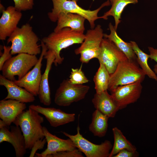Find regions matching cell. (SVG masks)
Here are the masks:
<instances>
[{"mask_svg":"<svg viewBox=\"0 0 157 157\" xmlns=\"http://www.w3.org/2000/svg\"><path fill=\"white\" fill-rule=\"evenodd\" d=\"M40 45L42 48L41 54L38 62L33 69L20 79L14 81L16 85L24 88L34 96H37L38 94L42 76L41 71L42 62L48 50L46 46L42 40Z\"/></svg>","mask_w":157,"mask_h":157,"instance_id":"11","label":"cell"},{"mask_svg":"<svg viewBox=\"0 0 157 157\" xmlns=\"http://www.w3.org/2000/svg\"><path fill=\"white\" fill-rule=\"evenodd\" d=\"M39 114L28 108L19 115L13 123L20 128L27 149L31 150L36 141L45 138L42 125L44 119Z\"/></svg>","mask_w":157,"mask_h":157,"instance_id":"2","label":"cell"},{"mask_svg":"<svg viewBox=\"0 0 157 157\" xmlns=\"http://www.w3.org/2000/svg\"><path fill=\"white\" fill-rule=\"evenodd\" d=\"M82 152L78 149L73 151H67L57 152L47 157H83Z\"/></svg>","mask_w":157,"mask_h":157,"instance_id":"30","label":"cell"},{"mask_svg":"<svg viewBox=\"0 0 157 157\" xmlns=\"http://www.w3.org/2000/svg\"><path fill=\"white\" fill-rule=\"evenodd\" d=\"M138 65L137 62L128 59L120 62L110 74L108 90L111 92L119 86L142 82L146 75Z\"/></svg>","mask_w":157,"mask_h":157,"instance_id":"5","label":"cell"},{"mask_svg":"<svg viewBox=\"0 0 157 157\" xmlns=\"http://www.w3.org/2000/svg\"><path fill=\"white\" fill-rule=\"evenodd\" d=\"M80 130L78 124L76 134L71 135L64 131L62 133L70 139L76 147L87 157H109L113 147L110 141L106 140L99 144H94L83 137L80 134Z\"/></svg>","mask_w":157,"mask_h":157,"instance_id":"9","label":"cell"},{"mask_svg":"<svg viewBox=\"0 0 157 157\" xmlns=\"http://www.w3.org/2000/svg\"><path fill=\"white\" fill-rule=\"evenodd\" d=\"M94 107L109 118L114 117L119 110L116 102L107 90L96 93L92 99Z\"/></svg>","mask_w":157,"mask_h":157,"instance_id":"20","label":"cell"},{"mask_svg":"<svg viewBox=\"0 0 157 157\" xmlns=\"http://www.w3.org/2000/svg\"><path fill=\"white\" fill-rule=\"evenodd\" d=\"M44 58L46 60V66L44 72L42 76L38 96L41 103L45 106H49L51 103V99L49 83V75L55 57L51 51L48 50L44 56Z\"/></svg>","mask_w":157,"mask_h":157,"instance_id":"18","label":"cell"},{"mask_svg":"<svg viewBox=\"0 0 157 157\" xmlns=\"http://www.w3.org/2000/svg\"><path fill=\"white\" fill-rule=\"evenodd\" d=\"M90 89L88 85L73 84L69 79L64 80L56 90L54 103L60 106H69L84 99Z\"/></svg>","mask_w":157,"mask_h":157,"instance_id":"8","label":"cell"},{"mask_svg":"<svg viewBox=\"0 0 157 157\" xmlns=\"http://www.w3.org/2000/svg\"><path fill=\"white\" fill-rule=\"evenodd\" d=\"M10 131L7 127L0 128V143L6 142L10 143L14 148L17 157H23L26 153L25 140L20 127L15 125L10 126Z\"/></svg>","mask_w":157,"mask_h":157,"instance_id":"13","label":"cell"},{"mask_svg":"<svg viewBox=\"0 0 157 157\" xmlns=\"http://www.w3.org/2000/svg\"><path fill=\"white\" fill-rule=\"evenodd\" d=\"M69 79L71 83L77 85H83L89 81L82 70V65L79 68H72Z\"/></svg>","mask_w":157,"mask_h":157,"instance_id":"28","label":"cell"},{"mask_svg":"<svg viewBox=\"0 0 157 157\" xmlns=\"http://www.w3.org/2000/svg\"><path fill=\"white\" fill-rule=\"evenodd\" d=\"M38 60L36 55L24 53L18 54L5 63L1 71L2 75L13 81L15 80L16 76H18V79H20L35 65Z\"/></svg>","mask_w":157,"mask_h":157,"instance_id":"6","label":"cell"},{"mask_svg":"<svg viewBox=\"0 0 157 157\" xmlns=\"http://www.w3.org/2000/svg\"><path fill=\"white\" fill-rule=\"evenodd\" d=\"M43 131L47 147L41 153H36L35 154L37 157H47L58 152L73 151L77 148L70 139L65 140L60 138L51 133L45 126H43Z\"/></svg>","mask_w":157,"mask_h":157,"instance_id":"14","label":"cell"},{"mask_svg":"<svg viewBox=\"0 0 157 157\" xmlns=\"http://www.w3.org/2000/svg\"><path fill=\"white\" fill-rule=\"evenodd\" d=\"M7 126L5 122L2 120L1 119L0 120V128Z\"/></svg>","mask_w":157,"mask_h":157,"instance_id":"35","label":"cell"},{"mask_svg":"<svg viewBox=\"0 0 157 157\" xmlns=\"http://www.w3.org/2000/svg\"><path fill=\"white\" fill-rule=\"evenodd\" d=\"M142 83L138 81L119 86L110 92L119 110L138 101L142 92Z\"/></svg>","mask_w":157,"mask_h":157,"instance_id":"12","label":"cell"},{"mask_svg":"<svg viewBox=\"0 0 157 157\" xmlns=\"http://www.w3.org/2000/svg\"><path fill=\"white\" fill-rule=\"evenodd\" d=\"M109 0L110 1V3L111 4L114 0Z\"/></svg>","mask_w":157,"mask_h":157,"instance_id":"36","label":"cell"},{"mask_svg":"<svg viewBox=\"0 0 157 157\" xmlns=\"http://www.w3.org/2000/svg\"><path fill=\"white\" fill-rule=\"evenodd\" d=\"M85 19L84 17L77 14L61 13L58 16L57 25L54 31H57L63 28L69 27L73 30L84 33Z\"/></svg>","mask_w":157,"mask_h":157,"instance_id":"21","label":"cell"},{"mask_svg":"<svg viewBox=\"0 0 157 157\" xmlns=\"http://www.w3.org/2000/svg\"><path fill=\"white\" fill-rule=\"evenodd\" d=\"M75 0L76 1H77L78 0Z\"/></svg>","mask_w":157,"mask_h":157,"instance_id":"37","label":"cell"},{"mask_svg":"<svg viewBox=\"0 0 157 157\" xmlns=\"http://www.w3.org/2000/svg\"><path fill=\"white\" fill-rule=\"evenodd\" d=\"M148 49L149 52L150 58L151 60H153L156 62V64L154 66L153 69L154 71L156 74H157V49L150 47H148Z\"/></svg>","mask_w":157,"mask_h":157,"instance_id":"34","label":"cell"},{"mask_svg":"<svg viewBox=\"0 0 157 157\" xmlns=\"http://www.w3.org/2000/svg\"><path fill=\"white\" fill-rule=\"evenodd\" d=\"M25 103L12 99L0 101V118L9 126L26 108Z\"/></svg>","mask_w":157,"mask_h":157,"instance_id":"17","label":"cell"},{"mask_svg":"<svg viewBox=\"0 0 157 157\" xmlns=\"http://www.w3.org/2000/svg\"><path fill=\"white\" fill-rule=\"evenodd\" d=\"M97 59L99 63L104 66L110 74L114 72L120 62L128 59L113 42L105 38L103 39Z\"/></svg>","mask_w":157,"mask_h":157,"instance_id":"10","label":"cell"},{"mask_svg":"<svg viewBox=\"0 0 157 157\" xmlns=\"http://www.w3.org/2000/svg\"><path fill=\"white\" fill-rule=\"evenodd\" d=\"M0 85L4 86L7 91V95L4 99L15 100L25 103L32 102L35 99L34 95L2 74L0 75Z\"/></svg>","mask_w":157,"mask_h":157,"instance_id":"19","label":"cell"},{"mask_svg":"<svg viewBox=\"0 0 157 157\" xmlns=\"http://www.w3.org/2000/svg\"><path fill=\"white\" fill-rule=\"evenodd\" d=\"M104 34L99 24L87 31L81 45L74 51L76 54L80 55V60L81 63H87L92 59L97 58Z\"/></svg>","mask_w":157,"mask_h":157,"instance_id":"7","label":"cell"},{"mask_svg":"<svg viewBox=\"0 0 157 157\" xmlns=\"http://www.w3.org/2000/svg\"><path fill=\"white\" fill-rule=\"evenodd\" d=\"M39 38L28 23L17 27L8 37L7 44L11 43L12 55L22 53L37 55L41 52V46L38 42Z\"/></svg>","mask_w":157,"mask_h":157,"instance_id":"3","label":"cell"},{"mask_svg":"<svg viewBox=\"0 0 157 157\" xmlns=\"http://www.w3.org/2000/svg\"><path fill=\"white\" fill-rule=\"evenodd\" d=\"M3 52L2 53L0 57V70L1 71L3 66L5 63L12 57L11 53V46H3Z\"/></svg>","mask_w":157,"mask_h":157,"instance_id":"31","label":"cell"},{"mask_svg":"<svg viewBox=\"0 0 157 157\" xmlns=\"http://www.w3.org/2000/svg\"><path fill=\"white\" fill-rule=\"evenodd\" d=\"M1 11L2 15L0 19V40L3 41L9 37L18 27L22 14L13 6H9Z\"/></svg>","mask_w":157,"mask_h":157,"instance_id":"16","label":"cell"},{"mask_svg":"<svg viewBox=\"0 0 157 157\" xmlns=\"http://www.w3.org/2000/svg\"><path fill=\"white\" fill-rule=\"evenodd\" d=\"M85 37L83 33L73 30L69 27L63 28L54 31L43 38L42 41L48 50L54 54L55 59L53 63L57 66L63 62L64 58L60 55L61 51L75 44H81Z\"/></svg>","mask_w":157,"mask_h":157,"instance_id":"1","label":"cell"},{"mask_svg":"<svg viewBox=\"0 0 157 157\" xmlns=\"http://www.w3.org/2000/svg\"><path fill=\"white\" fill-rule=\"evenodd\" d=\"M138 2V0H114L110 8L104 13L103 16L105 20L108 19V17H113L115 22L114 27L117 30L119 24L121 22V16L124 9L129 4H135Z\"/></svg>","mask_w":157,"mask_h":157,"instance_id":"25","label":"cell"},{"mask_svg":"<svg viewBox=\"0 0 157 157\" xmlns=\"http://www.w3.org/2000/svg\"><path fill=\"white\" fill-rule=\"evenodd\" d=\"M14 7L18 11L21 12L30 10L33 8L34 0H13Z\"/></svg>","mask_w":157,"mask_h":157,"instance_id":"29","label":"cell"},{"mask_svg":"<svg viewBox=\"0 0 157 157\" xmlns=\"http://www.w3.org/2000/svg\"><path fill=\"white\" fill-rule=\"evenodd\" d=\"M129 43L136 56L137 62L145 75L157 81V75L148 63V60L150 58L149 55L141 50L135 42L130 41Z\"/></svg>","mask_w":157,"mask_h":157,"instance_id":"26","label":"cell"},{"mask_svg":"<svg viewBox=\"0 0 157 157\" xmlns=\"http://www.w3.org/2000/svg\"><path fill=\"white\" fill-rule=\"evenodd\" d=\"M99 64L93 78L94 88L96 93L98 94L108 90L110 76L104 66L101 63Z\"/></svg>","mask_w":157,"mask_h":157,"instance_id":"27","label":"cell"},{"mask_svg":"<svg viewBox=\"0 0 157 157\" xmlns=\"http://www.w3.org/2000/svg\"><path fill=\"white\" fill-rule=\"evenodd\" d=\"M53 8L48 13L49 18L52 22H57L58 15L62 13H72L79 15L84 17L89 22L90 28L95 27V21L97 19H103L104 17L98 16L99 12L103 7L110 5L109 0L103 3L99 8L94 10H86L79 6L75 0H51Z\"/></svg>","mask_w":157,"mask_h":157,"instance_id":"4","label":"cell"},{"mask_svg":"<svg viewBox=\"0 0 157 157\" xmlns=\"http://www.w3.org/2000/svg\"><path fill=\"white\" fill-rule=\"evenodd\" d=\"M28 108L44 115L50 125L54 127L73 122L75 119V114L67 113L60 109L34 104L30 105Z\"/></svg>","mask_w":157,"mask_h":157,"instance_id":"15","label":"cell"},{"mask_svg":"<svg viewBox=\"0 0 157 157\" xmlns=\"http://www.w3.org/2000/svg\"><path fill=\"white\" fill-rule=\"evenodd\" d=\"M110 33L104 34V37L113 42L130 60L137 62V57L129 42L123 40L117 35L114 26L110 22L108 25Z\"/></svg>","mask_w":157,"mask_h":157,"instance_id":"22","label":"cell"},{"mask_svg":"<svg viewBox=\"0 0 157 157\" xmlns=\"http://www.w3.org/2000/svg\"><path fill=\"white\" fill-rule=\"evenodd\" d=\"M109 117L98 110H96L92 114V122L89 126V131L96 136H104L108 128Z\"/></svg>","mask_w":157,"mask_h":157,"instance_id":"23","label":"cell"},{"mask_svg":"<svg viewBox=\"0 0 157 157\" xmlns=\"http://www.w3.org/2000/svg\"><path fill=\"white\" fill-rule=\"evenodd\" d=\"M139 156L137 151H132L126 149H122L113 157H135Z\"/></svg>","mask_w":157,"mask_h":157,"instance_id":"33","label":"cell"},{"mask_svg":"<svg viewBox=\"0 0 157 157\" xmlns=\"http://www.w3.org/2000/svg\"><path fill=\"white\" fill-rule=\"evenodd\" d=\"M47 142L45 138L42 139H40L36 141L31 149V151L29 155V157H33L38 149H41L43 148L45 144Z\"/></svg>","mask_w":157,"mask_h":157,"instance_id":"32","label":"cell"},{"mask_svg":"<svg viewBox=\"0 0 157 157\" xmlns=\"http://www.w3.org/2000/svg\"><path fill=\"white\" fill-rule=\"evenodd\" d=\"M114 143L109 157H113L121 150L126 149L135 152L136 147L129 141L124 136L121 131L117 127L113 128Z\"/></svg>","mask_w":157,"mask_h":157,"instance_id":"24","label":"cell"}]
</instances>
